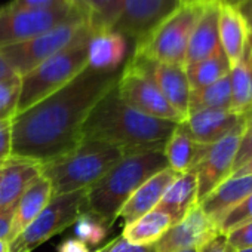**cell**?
Instances as JSON below:
<instances>
[{
	"label": "cell",
	"instance_id": "cell-51",
	"mask_svg": "<svg viewBox=\"0 0 252 252\" xmlns=\"http://www.w3.org/2000/svg\"><path fill=\"white\" fill-rule=\"evenodd\" d=\"M96 252H98V251H96Z\"/></svg>",
	"mask_w": 252,
	"mask_h": 252
},
{
	"label": "cell",
	"instance_id": "cell-33",
	"mask_svg": "<svg viewBox=\"0 0 252 252\" xmlns=\"http://www.w3.org/2000/svg\"><path fill=\"white\" fill-rule=\"evenodd\" d=\"M245 117H246L245 129H243V134L240 138V144H239V150H237L234 163H233V172L252 158V111L245 113Z\"/></svg>",
	"mask_w": 252,
	"mask_h": 252
},
{
	"label": "cell",
	"instance_id": "cell-48",
	"mask_svg": "<svg viewBox=\"0 0 252 252\" xmlns=\"http://www.w3.org/2000/svg\"><path fill=\"white\" fill-rule=\"evenodd\" d=\"M237 252H252V248H248V249H242V251H237Z\"/></svg>",
	"mask_w": 252,
	"mask_h": 252
},
{
	"label": "cell",
	"instance_id": "cell-1",
	"mask_svg": "<svg viewBox=\"0 0 252 252\" xmlns=\"http://www.w3.org/2000/svg\"><path fill=\"white\" fill-rule=\"evenodd\" d=\"M120 71L86 67L65 86L12 119V158L54 162L83 141V125L95 104L110 92Z\"/></svg>",
	"mask_w": 252,
	"mask_h": 252
},
{
	"label": "cell",
	"instance_id": "cell-20",
	"mask_svg": "<svg viewBox=\"0 0 252 252\" xmlns=\"http://www.w3.org/2000/svg\"><path fill=\"white\" fill-rule=\"evenodd\" d=\"M252 193V175L233 177L221 183L214 191L199 202L200 209L217 222Z\"/></svg>",
	"mask_w": 252,
	"mask_h": 252
},
{
	"label": "cell",
	"instance_id": "cell-29",
	"mask_svg": "<svg viewBox=\"0 0 252 252\" xmlns=\"http://www.w3.org/2000/svg\"><path fill=\"white\" fill-rule=\"evenodd\" d=\"M231 104V89H230V76H225L208 86L200 89H193L189 99V113L208 108H221L230 110Z\"/></svg>",
	"mask_w": 252,
	"mask_h": 252
},
{
	"label": "cell",
	"instance_id": "cell-49",
	"mask_svg": "<svg viewBox=\"0 0 252 252\" xmlns=\"http://www.w3.org/2000/svg\"><path fill=\"white\" fill-rule=\"evenodd\" d=\"M184 252H197V249H189V251H184Z\"/></svg>",
	"mask_w": 252,
	"mask_h": 252
},
{
	"label": "cell",
	"instance_id": "cell-28",
	"mask_svg": "<svg viewBox=\"0 0 252 252\" xmlns=\"http://www.w3.org/2000/svg\"><path fill=\"white\" fill-rule=\"evenodd\" d=\"M85 15L94 32L110 30L122 11V0H67Z\"/></svg>",
	"mask_w": 252,
	"mask_h": 252
},
{
	"label": "cell",
	"instance_id": "cell-14",
	"mask_svg": "<svg viewBox=\"0 0 252 252\" xmlns=\"http://www.w3.org/2000/svg\"><path fill=\"white\" fill-rule=\"evenodd\" d=\"M245 114H239L231 110L208 108L190 111L178 125L196 143L212 146L231 134L242 123H245Z\"/></svg>",
	"mask_w": 252,
	"mask_h": 252
},
{
	"label": "cell",
	"instance_id": "cell-10",
	"mask_svg": "<svg viewBox=\"0 0 252 252\" xmlns=\"http://www.w3.org/2000/svg\"><path fill=\"white\" fill-rule=\"evenodd\" d=\"M77 12L73 6L57 9L0 8V48L34 39L67 21Z\"/></svg>",
	"mask_w": 252,
	"mask_h": 252
},
{
	"label": "cell",
	"instance_id": "cell-38",
	"mask_svg": "<svg viewBox=\"0 0 252 252\" xmlns=\"http://www.w3.org/2000/svg\"><path fill=\"white\" fill-rule=\"evenodd\" d=\"M15 208H17V205L0 208V239L2 240L9 242V239H11V230H12Z\"/></svg>",
	"mask_w": 252,
	"mask_h": 252
},
{
	"label": "cell",
	"instance_id": "cell-42",
	"mask_svg": "<svg viewBox=\"0 0 252 252\" xmlns=\"http://www.w3.org/2000/svg\"><path fill=\"white\" fill-rule=\"evenodd\" d=\"M243 175H252V158H251L249 160H246L242 166H239V168L230 175V178H233V177H243Z\"/></svg>",
	"mask_w": 252,
	"mask_h": 252
},
{
	"label": "cell",
	"instance_id": "cell-13",
	"mask_svg": "<svg viewBox=\"0 0 252 252\" xmlns=\"http://www.w3.org/2000/svg\"><path fill=\"white\" fill-rule=\"evenodd\" d=\"M218 234L215 222L197 205L180 222L168 228L155 243V248L156 252H184L189 249H199Z\"/></svg>",
	"mask_w": 252,
	"mask_h": 252
},
{
	"label": "cell",
	"instance_id": "cell-21",
	"mask_svg": "<svg viewBox=\"0 0 252 252\" xmlns=\"http://www.w3.org/2000/svg\"><path fill=\"white\" fill-rule=\"evenodd\" d=\"M220 45L230 64L234 65L245 54L249 42V30L245 17L237 8L220 5L218 12Z\"/></svg>",
	"mask_w": 252,
	"mask_h": 252
},
{
	"label": "cell",
	"instance_id": "cell-30",
	"mask_svg": "<svg viewBox=\"0 0 252 252\" xmlns=\"http://www.w3.org/2000/svg\"><path fill=\"white\" fill-rule=\"evenodd\" d=\"M21 94V76L14 74L0 80V120L14 119Z\"/></svg>",
	"mask_w": 252,
	"mask_h": 252
},
{
	"label": "cell",
	"instance_id": "cell-9",
	"mask_svg": "<svg viewBox=\"0 0 252 252\" xmlns=\"http://www.w3.org/2000/svg\"><path fill=\"white\" fill-rule=\"evenodd\" d=\"M86 190L52 196L37 218L9 242V252H33L55 234L71 227L85 212Z\"/></svg>",
	"mask_w": 252,
	"mask_h": 252
},
{
	"label": "cell",
	"instance_id": "cell-50",
	"mask_svg": "<svg viewBox=\"0 0 252 252\" xmlns=\"http://www.w3.org/2000/svg\"><path fill=\"white\" fill-rule=\"evenodd\" d=\"M249 45H251V49H252V40H249ZM251 111H252V110H251ZM248 113H249V111H248Z\"/></svg>",
	"mask_w": 252,
	"mask_h": 252
},
{
	"label": "cell",
	"instance_id": "cell-8",
	"mask_svg": "<svg viewBox=\"0 0 252 252\" xmlns=\"http://www.w3.org/2000/svg\"><path fill=\"white\" fill-rule=\"evenodd\" d=\"M86 26H89L88 20L77 11L63 24L34 39L0 48V54L18 76H24L52 55L65 49Z\"/></svg>",
	"mask_w": 252,
	"mask_h": 252
},
{
	"label": "cell",
	"instance_id": "cell-4",
	"mask_svg": "<svg viewBox=\"0 0 252 252\" xmlns=\"http://www.w3.org/2000/svg\"><path fill=\"white\" fill-rule=\"evenodd\" d=\"M125 152L111 144L83 140L74 150L43 165L42 175L49 181L52 196L89 190L122 158Z\"/></svg>",
	"mask_w": 252,
	"mask_h": 252
},
{
	"label": "cell",
	"instance_id": "cell-47",
	"mask_svg": "<svg viewBox=\"0 0 252 252\" xmlns=\"http://www.w3.org/2000/svg\"><path fill=\"white\" fill-rule=\"evenodd\" d=\"M0 252H9V242L0 239Z\"/></svg>",
	"mask_w": 252,
	"mask_h": 252
},
{
	"label": "cell",
	"instance_id": "cell-35",
	"mask_svg": "<svg viewBox=\"0 0 252 252\" xmlns=\"http://www.w3.org/2000/svg\"><path fill=\"white\" fill-rule=\"evenodd\" d=\"M12 158V119L0 120V165Z\"/></svg>",
	"mask_w": 252,
	"mask_h": 252
},
{
	"label": "cell",
	"instance_id": "cell-44",
	"mask_svg": "<svg viewBox=\"0 0 252 252\" xmlns=\"http://www.w3.org/2000/svg\"><path fill=\"white\" fill-rule=\"evenodd\" d=\"M242 15L245 17V21L248 24V30H249V40H252V9L251 11H245L242 12Z\"/></svg>",
	"mask_w": 252,
	"mask_h": 252
},
{
	"label": "cell",
	"instance_id": "cell-7",
	"mask_svg": "<svg viewBox=\"0 0 252 252\" xmlns=\"http://www.w3.org/2000/svg\"><path fill=\"white\" fill-rule=\"evenodd\" d=\"M116 91L125 104L140 113L175 123L184 120L166 101L149 70L147 61L143 58L135 55L129 57L119 74Z\"/></svg>",
	"mask_w": 252,
	"mask_h": 252
},
{
	"label": "cell",
	"instance_id": "cell-26",
	"mask_svg": "<svg viewBox=\"0 0 252 252\" xmlns=\"http://www.w3.org/2000/svg\"><path fill=\"white\" fill-rule=\"evenodd\" d=\"M230 110L245 114L252 110V49L248 42L243 57L230 70Z\"/></svg>",
	"mask_w": 252,
	"mask_h": 252
},
{
	"label": "cell",
	"instance_id": "cell-22",
	"mask_svg": "<svg viewBox=\"0 0 252 252\" xmlns=\"http://www.w3.org/2000/svg\"><path fill=\"white\" fill-rule=\"evenodd\" d=\"M199 205L197 177L193 171L178 174L159 202V208L166 211L174 224L180 222L194 206Z\"/></svg>",
	"mask_w": 252,
	"mask_h": 252
},
{
	"label": "cell",
	"instance_id": "cell-5",
	"mask_svg": "<svg viewBox=\"0 0 252 252\" xmlns=\"http://www.w3.org/2000/svg\"><path fill=\"white\" fill-rule=\"evenodd\" d=\"M92 34V27L86 26L65 49L21 76L17 114L57 92L88 67V45Z\"/></svg>",
	"mask_w": 252,
	"mask_h": 252
},
{
	"label": "cell",
	"instance_id": "cell-12",
	"mask_svg": "<svg viewBox=\"0 0 252 252\" xmlns=\"http://www.w3.org/2000/svg\"><path fill=\"white\" fill-rule=\"evenodd\" d=\"M246 122V120H245ZM245 129V123L236 128L231 134L209 146L203 159L194 168L199 187V202L214 191L221 183L230 178L233 172V163L239 150L240 138Z\"/></svg>",
	"mask_w": 252,
	"mask_h": 252
},
{
	"label": "cell",
	"instance_id": "cell-25",
	"mask_svg": "<svg viewBox=\"0 0 252 252\" xmlns=\"http://www.w3.org/2000/svg\"><path fill=\"white\" fill-rule=\"evenodd\" d=\"M172 225L174 220L171 218V215L156 206L146 215L135 220L132 224L125 225L122 237L134 245H153Z\"/></svg>",
	"mask_w": 252,
	"mask_h": 252
},
{
	"label": "cell",
	"instance_id": "cell-24",
	"mask_svg": "<svg viewBox=\"0 0 252 252\" xmlns=\"http://www.w3.org/2000/svg\"><path fill=\"white\" fill-rule=\"evenodd\" d=\"M52 199V189L49 181L40 175L21 196V199L17 203L12 230H11V239L12 242L21 231H24L36 218L37 215L45 209V206Z\"/></svg>",
	"mask_w": 252,
	"mask_h": 252
},
{
	"label": "cell",
	"instance_id": "cell-36",
	"mask_svg": "<svg viewBox=\"0 0 252 252\" xmlns=\"http://www.w3.org/2000/svg\"><path fill=\"white\" fill-rule=\"evenodd\" d=\"M98 252H156L155 243L153 245H134L128 242L125 237H117L107 246L101 248Z\"/></svg>",
	"mask_w": 252,
	"mask_h": 252
},
{
	"label": "cell",
	"instance_id": "cell-23",
	"mask_svg": "<svg viewBox=\"0 0 252 252\" xmlns=\"http://www.w3.org/2000/svg\"><path fill=\"white\" fill-rule=\"evenodd\" d=\"M208 149L209 146L196 143L184 132L180 125H177V128L163 146V153L168 162V168L177 174H184L194 171Z\"/></svg>",
	"mask_w": 252,
	"mask_h": 252
},
{
	"label": "cell",
	"instance_id": "cell-3",
	"mask_svg": "<svg viewBox=\"0 0 252 252\" xmlns=\"http://www.w3.org/2000/svg\"><path fill=\"white\" fill-rule=\"evenodd\" d=\"M166 168L163 146L125 153L95 186L86 190L85 212L110 228L126 200L149 178Z\"/></svg>",
	"mask_w": 252,
	"mask_h": 252
},
{
	"label": "cell",
	"instance_id": "cell-15",
	"mask_svg": "<svg viewBox=\"0 0 252 252\" xmlns=\"http://www.w3.org/2000/svg\"><path fill=\"white\" fill-rule=\"evenodd\" d=\"M43 165L20 158H11L0 165V208L17 205L26 190L42 175Z\"/></svg>",
	"mask_w": 252,
	"mask_h": 252
},
{
	"label": "cell",
	"instance_id": "cell-46",
	"mask_svg": "<svg viewBox=\"0 0 252 252\" xmlns=\"http://www.w3.org/2000/svg\"><path fill=\"white\" fill-rule=\"evenodd\" d=\"M240 12H245V11H251L252 9V0H245V3L240 6V8H237Z\"/></svg>",
	"mask_w": 252,
	"mask_h": 252
},
{
	"label": "cell",
	"instance_id": "cell-19",
	"mask_svg": "<svg viewBox=\"0 0 252 252\" xmlns=\"http://www.w3.org/2000/svg\"><path fill=\"white\" fill-rule=\"evenodd\" d=\"M128 54V39L113 30H98L89 39L88 67L99 71H116Z\"/></svg>",
	"mask_w": 252,
	"mask_h": 252
},
{
	"label": "cell",
	"instance_id": "cell-43",
	"mask_svg": "<svg viewBox=\"0 0 252 252\" xmlns=\"http://www.w3.org/2000/svg\"><path fill=\"white\" fill-rule=\"evenodd\" d=\"M214 2L221 3V0H181V5H208Z\"/></svg>",
	"mask_w": 252,
	"mask_h": 252
},
{
	"label": "cell",
	"instance_id": "cell-16",
	"mask_svg": "<svg viewBox=\"0 0 252 252\" xmlns=\"http://www.w3.org/2000/svg\"><path fill=\"white\" fill-rule=\"evenodd\" d=\"M147 65L166 101L183 119H186L189 114V99L191 92L186 74V65L153 61H147Z\"/></svg>",
	"mask_w": 252,
	"mask_h": 252
},
{
	"label": "cell",
	"instance_id": "cell-27",
	"mask_svg": "<svg viewBox=\"0 0 252 252\" xmlns=\"http://www.w3.org/2000/svg\"><path fill=\"white\" fill-rule=\"evenodd\" d=\"M231 64L222 49L217 51L214 55L197 61L194 64L186 65V74L189 79L190 89H200L208 86L230 74Z\"/></svg>",
	"mask_w": 252,
	"mask_h": 252
},
{
	"label": "cell",
	"instance_id": "cell-41",
	"mask_svg": "<svg viewBox=\"0 0 252 252\" xmlns=\"http://www.w3.org/2000/svg\"><path fill=\"white\" fill-rule=\"evenodd\" d=\"M14 74H17L12 68H11V65L6 63V60L3 58V55L0 54V80H5V79H8V77H11V76H14Z\"/></svg>",
	"mask_w": 252,
	"mask_h": 252
},
{
	"label": "cell",
	"instance_id": "cell-11",
	"mask_svg": "<svg viewBox=\"0 0 252 252\" xmlns=\"http://www.w3.org/2000/svg\"><path fill=\"white\" fill-rule=\"evenodd\" d=\"M181 6V0H122V11L110 29L135 42L149 36Z\"/></svg>",
	"mask_w": 252,
	"mask_h": 252
},
{
	"label": "cell",
	"instance_id": "cell-18",
	"mask_svg": "<svg viewBox=\"0 0 252 252\" xmlns=\"http://www.w3.org/2000/svg\"><path fill=\"white\" fill-rule=\"evenodd\" d=\"M220 5H221L220 2H214L205 6L189 40L186 65L202 61L221 49L220 36H218Z\"/></svg>",
	"mask_w": 252,
	"mask_h": 252
},
{
	"label": "cell",
	"instance_id": "cell-32",
	"mask_svg": "<svg viewBox=\"0 0 252 252\" xmlns=\"http://www.w3.org/2000/svg\"><path fill=\"white\" fill-rule=\"evenodd\" d=\"M248 221H252V193L243 202H240L236 208L227 212L217 222V228L220 234H225L234 227H239Z\"/></svg>",
	"mask_w": 252,
	"mask_h": 252
},
{
	"label": "cell",
	"instance_id": "cell-2",
	"mask_svg": "<svg viewBox=\"0 0 252 252\" xmlns=\"http://www.w3.org/2000/svg\"><path fill=\"white\" fill-rule=\"evenodd\" d=\"M177 125L125 104L114 86L95 104L85 120L83 140L102 141L128 153L165 146Z\"/></svg>",
	"mask_w": 252,
	"mask_h": 252
},
{
	"label": "cell",
	"instance_id": "cell-17",
	"mask_svg": "<svg viewBox=\"0 0 252 252\" xmlns=\"http://www.w3.org/2000/svg\"><path fill=\"white\" fill-rule=\"evenodd\" d=\"M178 174L174 172L171 168H166L160 171L159 174L149 178L128 200L123 205V208L119 212V217L123 218L125 225L132 224L140 217L146 215L152 209H155L162 196L165 194L166 189L171 186V183L175 180Z\"/></svg>",
	"mask_w": 252,
	"mask_h": 252
},
{
	"label": "cell",
	"instance_id": "cell-40",
	"mask_svg": "<svg viewBox=\"0 0 252 252\" xmlns=\"http://www.w3.org/2000/svg\"><path fill=\"white\" fill-rule=\"evenodd\" d=\"M58 252H91L88 245L77 239H67L58 246Z\"/></svg>",
	"mask_w": 252,
	"mask_h": 252
},
{
	"label": "cell",
	"instance_id": "cell-45",
	"mask_svg": "<svg viewBox=\"0 0 252 252\" xmlns=\"http://www.w3.org/2000/svg\"><path fill=\"white\" fill-rule=\"evenodd\" d=\"M222 5H227V6H233V8H240L245 0H221Z\"/></svg>",
	"mask_w": 252,
	"mask_h": 252
},
{
	"label": "cell",
	"instance_id": "cell-39",
	"mask_svg": "<svg viewBox=\"0 0 252 252\" xmlns=\"http://www.w3.org/2000/svg\"><path fill=\"white\" fill-rule=\"evenodd\" d=\"M197 252H233V249L227 245L225 236L218 234L214 239H211L209 242H206L203 246H200L197 249Z\"/></svg>",
	"mask_w": 252,
	"mask_h": 252
},
{
	"label": "cell",
	"instance_id": "cell-37",
	"mask_svg": "<svg viewBox=\"0 0 252 252\" xmlns=\"http://www.w3.org/2000/svg\"><path fill=\"white\" fill-rule=\"evenodd\" d=\"M9 6L21 9H57L71 5L67 0H11Z\"/></svg>",
	"mask_w": 252,
	"mask_h": 252
},
{
	"label": "cell",
	"instance_id": "cell-31",
	"mask_svg": "<svg viewBox=\"0 0 252 252\" xmlns=\"http://www.w3.org/2000/svg\"><path fill=\"white\" fill-rule=\"evenodd\" d=\"M73 225H74L76 239L83 242L85 245L95 246L101 243L108 233V228L99 220L89 215L88 212H83Z\"/></svg>",
	"mask_w": 252,
	"mask_h": 252
},
{
	"label": "cell",
	"instance_id": "cell-6",
	"mask_svg": "<svg viewBox=\"0 0 252 252\" xmlns=\"http://www.w3.org/2000/svg\"><path fill=\"white\" fill-rule=\"evenodd\" d=\"M206 5H181L149 36L135 42L134 55L153 63L186 65L191 32Z\"/></svg>",
	"mask_w": 252,
	"mask_h": 252
},
{
	"label": "cell",
	"instance_id": "cell-34",
	"mask_svg": "<svg viewBox=\"0 0 252 252\" xmlns=\"http://www.w3.org/2000/svg\"><path fill=\"white\" fill-rule=\"evenodd\" d=\"M224 236H225L227 245L233 249V252L252 248V221H248L239 227H234Z\"/></svg>",
	"mask_w": 252,
	"mask_h": 252
}]
</instances>
